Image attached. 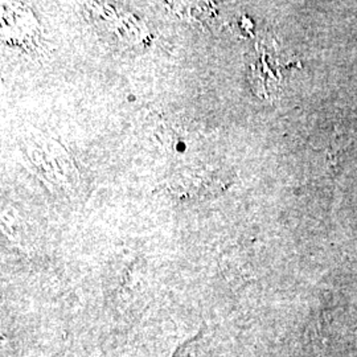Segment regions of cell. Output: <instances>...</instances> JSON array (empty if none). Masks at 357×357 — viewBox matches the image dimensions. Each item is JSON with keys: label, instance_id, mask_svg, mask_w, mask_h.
I'll list each match as a JSON object with an SVG mask.
<instances>
[{"label": "cell", "instance_id": "1", "mask_svg": "<svg viewBox=\"0 0 357 357\" xmlns=\"http://www.w3.org/2000/svg\"><path fill=\"white\" fill-rule=\"evenodd\" d=\"M172 357H206V335L202 328L178 345Z\"/></svg>", "mask_w": 357, "mask_h": 357}]
</instances>
